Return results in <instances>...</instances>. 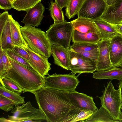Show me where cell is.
Instances as JSON below:
<instances>
[{"mask_svg": "<svg viewBox=\"0 0 122 122\" xmlns=\"http://www.w3.org/2000/svg\"><path fill=\"white\" fill-rule=\"evenodd\" d=\"M34 94L48 122H69L83 110L71 103L68 92L44 86Z\"/></svg>", "mask_w": 122, "mask_h": 122, "instance_id": "1", "label": "cell"}, {"mask_svg": "<svg viewBox=\"0 0 122 122\" xmlns=\"http://www.w3.org/2000/svg\"><path fill=\"white\" fill-rule=\"evenodd\" d=\"M8 56L12 67L3 78L11 79L22 89L23 93L29 92L34 94L37 90L45 86V77Z\"/></svg>", "mask_w": 122, "mask_h": 122, "instance_id": "2", "label": "cell"}, {"mask_svg": "<svg viewBox=\"0 0 122 122\" xmlns=\"http://www.w3.org/2000/svg\"><path fill=\"white\" fill-rule=\"evenodd\" d=\"M21 33L28 47L35 53L48 58L51 55V44L46 33L30 25L21 27Z\"/></svg>", "mask_w": 122, "mask_h": 122, "instance_id": "3", "label": "cell"}, {"mask_svg": "<svg viewBox=\"0 0 122 122\" xmlns=\"http://www.w3.org/2000/svg\"><path fill=\"white\" fill-rule=\"evenodd\" d=\"M13 115H8V118H0V122H41L46 120L45 115L41 109L32 106L29 101L21 106H15L11 111Z\"/></svg>", "mask_w": 122, "mask_h": 122, "instance_id": "4", "label": "cell"}, {"mask_svg": "<svg viewBox=\"0 0 122 122\" xmlns=\"http://www.w3.org/2000/svg\"><path fill=\"white\" fill-rule=\"evenodd\" d=\"M73 30L71 22L65 20L61 23H54L49 27L46 33L51 44L58 45L69 49Z\"/></svg>", "mask_w": 122, "mask_h": 122, "instance_id": "5", "label": "cell"}, {"mask_svg": "<svg viewBox=\"0 0 122 122\" xmlns=\"http://www.w3.org/2000/svg\"><path fill=\"white\" fill-rule=\"evenodd\" d=\"M104 87L105 90L102 91V95L101 97L97 96L100 100L101 104L115 119L120 120L121 102L119 89H115L111 80Z\"/></svg>", "mask_w": 122, "mask_h": 122, "instance_id": "6", "label": "cell"}, {"mask_svg": "<svg viewBox=\"0 0 122 122\" xmlns=\"http://www.w3.org/2000/svg\"><path fill=\"white\" fill-rule=\"evenodd\" d=\"M45 86L47 87L69 92H74L80 81L75 74H49L45 76Z\"/></svg>", "mask_w": 122, "mask_h": 122, "instance_id": "7", "label": "cell"}, {"mask_svg": "<svg viewBox=\"0 0 122 122\" xmlns=\"http://www.w3.org/2000/svg\"><path fill=\"white\" fill-rule=\"evenodd\" d=\"M70 64L69 70L74 74L93 73L96 71L97 63L81 54L69 49Z\"/></svg>", "mask_w": 122, "mask_h": 122, "instance_id": "8", "label": "cell"}, {"mask_svg": "<svg viewBox=\"0 0 122 122\" xmlns=\"http://www.w3.org/2000/svg\"><path fill=\"white\" fill-rule=\"evenodd\" d=\"M107 5L104 0H85L78 12V17L94 20L98 19Z\"/></svg>", "mask_w": 122, "mask_h": 122, "instance_id": "9", "label": "cell"}, {"mask_svg": "<svg viewBox=\"0 0 122 122\" xmlns=\"http://www.w3.org/2000/svg\"><path fill=\"white\" fill-rule=\"evenodd\" d=\"M9 14L6 11L0 14V46L5 51L14 46L12 40Z\"/></svg>", "mask_w": 122, "mask_h": 122, "instance_id": "10", "label": "cell"}, {"mask_svg": "<svg viewBox=\"0 0 122 122\" xmlns=\"http://www.w3.org/2000/svg\"><path fill=\"white\" fill-rule=\"evenodd\" d=\"M23 48L29 55L30 59L27 61L30 65L41 76L45 77L46 75H48L51 69V64L48 58L35 53L28 47Z\"/></svg>", "mask_w": 122, "mask_h": 122, "instance_id": "11", "label": "cell"}, {"mask_svg": "<svg viewBox=\"0 0 122 122\" xmlns=\"http://www.w3.org/2000/svg\"><path fill=\"white\" fill-rule=\"evenodd\" d=\"M110 39L101 40L97 43L99 54L97 63V71L107 70L114 67L111 63L110 55Z\"/></svg>", "mask_w": 122, "mask_h": 122, "instance_id": "12", "label": "cell"}, {"mask_svg": "<svg viewBox=\"0 0 122 122\" xmlns=\"http://www.w3.org/2000/svg\"><path fill=\"white\" fill-rule=\"evenodd\" d=\"M68 94L70 102L75 106L81 109L89 110L94 112L98 109L92 97L76 91L68 92Z\"/></svg>", "mask_w": 122, "mask_h": 122, "instance_id": "13", "label": "cell"}, {"mask_svg": "<svg viewBox=\"0 0 122 122\" xmlns=\"http://www.w3.org/2000/svg\"><path fill=\"white\" fill-rule=\"evenodd\" d=\"M101 18L112 24L122 23V0H115L107 5Z\"/></svg>", "mask_w": 122, "mask_h": 122, "instance_id": "14", "label": "cell"}, {"mask_svg": "<svg viewBox=\"0 0 122 122\" xmlns=\"http://www.w3.org/2000/svg\"><path fill=\"white\" fill-rule=\"evenodd\" d=\"M45 11L44 6L40 2L26 11V14L21 22L25 25L38 27L41 24Z\"/></svg>", "mask_w": 122, "mask_h": 122, "instance_id": "15", "label": "cell"}, {"mask_svg": "<svg viewBox=\"0 0 122 122\" xmlns=\"http://www.w3.org/2000/svg\"><path fill=\"white\" fill-rule=\"evenodd\" d=\"M69 49L97 63L99 54V49L97 43H73Z\"/></svg>", "mask_w": 122, "mask_h": 122, "instance_id": "16", "label": "cell"}, {"mask_svg": "<svg viewBox=\"0 0 122 122\" xmlns=\"http://www.w3.org/2000/svg\"><path fill=\"white\" fill-rule=\"evenodd\" d=\"M109 53L113 66L117 67L122 61V35L118 32L110 39Z\"/></svg>", "mask_w": 122, "mask_h": 122, "instance_id": "17", "label": "cell"}, {"mask_svg": "<svg viewBox=\"0 0 122 122\" xmlns=\"http://www.w3.org/2000/svg\"><path fill=\"white\" fill-rule=\"evenodd\" d=\"M51 54L53 57L55 64L69 70L70 55L69 49L58 45L51 44Z\"/></svg>", "mask_w": 122, "mask_h": 122, "instance_id": "18", "label": "cell"}, {"mask_svg": "<svg viewBox=\"0 0 122 122\" xmlns=\"http://www.w3.org/2000/svg\"><path fill=\"white\" fill-rule=\"evenodd\" d=\"M12 40L14 46L27 48L28 45L22 36L21 28V26L13 18L12 15H9Z\"/></svg>", "mask_w": 122, "mask_h": 122, "instance_id": "19", "label": "cell"}, {"mask_svg": "<svg viewBox=\"0 0 122 122\" xmlns=\"http://www.w3.org/2000/svg\"><path fill=\"white\" fill-rule=\"evenodd\" d=\"M73 29L84 33H100L94 20L85 18L78 17L71 21Z\"/></svg>", "mask_w": 122, "mask_h": 122, "instance_id": "20", "label": "cell"}, {"mask_svg": "<svg viewBox=\"0 0 122 122\" xmlns=\"http://www.w3.org/2000/svg\"><path fill=\"white\" fill-rule=\"evenodd\" d=\"M94 21L100 32L101 40L111 39L117 32V25L110 23L101 18Z\"/></svg>", "mask_w": 122, "mask_h": 122, "instance_id": "21", "label": "cell"}, {"mask_svg": "<svg viewBox=\"0 0 122 122\" xmlns=\"http://www.w3.org/2000/svg\"><path fill=\"white\" fill-rule=\"evenodd\" d=\"M101 40L100 33H84L76 30H73L72 41L73 43L82 42L97 43Z\"/></svg>", "mask_w": 122, "mask_h": 122, "instance_id": "22", "label": "cell"}, {"mask_svg": "<svg viewBox=\"0 0 122 122\" xmlns=\"http://www.w3.org/2000/svg\"><path fill=\"white\" fill-rule=\"evenodd\" d=\"M93 77L97 79H122V69L118 67H113L106 70L97 71L93 72Z\"/></svg>", "mask_w": 122, "mask_h": 122, "instance_id": "23", "label": "cell"}, {"mask_svg": "<svg viewBox=\"0 0 122 122\" xmlns=\"http://www.w3.org/2000/svg\"><path fill=\"white\" fill-rule=\"evenodd\" d=\"M83 122H121L119 120L115 119L109 112L104 107L102 106L88 119Z\"/></svg>", "mask_w": 122, "mask_h": 122, "instance_id": "24", "label": "cell"}, {"mask_svg": "<svg viewBox=\"0 0 122 122\" xmlns=\"http://www.w3.org/2000/svg\"><path fill=\"white\" fill-rule=\"evenodd\" d=\"M85 0H69L65 12V15L69 19L77 14Z\"/></svg>", "mask_w": 122, "mask_h": 122, "instance_id": "25", "label": "cell"}, {"mask_svg": "<svg viewBox=\"0 0 122 122\" xmlns=\"http://www.w3.org/2000/svg\"><path fill=\"white\" fill-rule=\"evenodd\" d=\"M20 94L6 89L0 84V95L5 96L12 101L15 103V105L25 103L24 99L25 97L21 96Z\"/></svg>", "mask_w": 122, "mask_h": 122, "instance_id": "26", "label": "cell"}, {"mask_svg": "<svg viewBox=\"0 0 122 122\" xmlns=\"http://www.w3.org/2000/svg\"><path fill=\"white\" fill-rule=\"evenodd\" d=\"M62 9L55 2L51 1L49 10L51 16L55 23L63 22L65 20Z\"/></svg>", "mask_w": 122, "mask_h": 122, "instance_id": "27", "label": "cell"}, {"mask_svg": "<svg viewBox=\"0 0 122 122\" xmlns=\"http://www.w3.org/2000/svg\"><path fill=\"white\" fill-rule=\"evenodd\" d=\"M0 82L1 85L9 91L20 94L23 92L22 89L10 78L6 77L0 78Z\"/></svg>", "mask_w": 122, "mask_h": 122, "instance_id": "28", "label": "cell"}, {"mask_svg": "<svg viewBox=\"0 0 122 122\" xmlns=\"http://www.w3.org/2000/svg\"><path fill=\"white\" fill-rule=\"evenodd\" d=\"M5 51L9 57L29 69L38 73L27 61L16 54L11 49H8Z\"/></svg>", "mask_w": 122, "mask_h": 122, "instance_id": "29", "label": "cell"}, {"mask_svg": "<svg viewBox=\"0 0 122 122\" xmlns=\"http://www.w3.org/2000/svg\"><path fill=\"white\" fill-rule=\"evenodd\" d=\"M15 104L11 100L0 95V108L7 112L11 111L14 108Z\"/></svg>", "mask_w": 122, "mask_h": 122, "instance_id": "30", "label": "cell"}, {"mask_svg": "<svg viewBox=\"0 0 122 122\" xmlns=\"http://www.w3.org/2000/svg\"><path fill=\"white\" fill-rule=\"evenodd\" d=\"M94 112L91 110L83 109L79 113L73 117L69 122H82L83 121L88 119Z\"/></svg>", "mask_w": 122, "mask_h": 122, "instance_id": "31", "label": "cell"}, {"mask_svg": "<svg viewBox=\"0 0 122 122\" xmlns=\"http://www.w3.org/2000/svg\"><path fill=\"white\" fill-rule=\"evenodd\" d=\"M0 56H1L6 74L12 67V65L6 51L0 46Z\"/></svg>", "mask_w": 122, "mask_h": 122, "instance_id": "32", "label": "cell"}, {"mask_svg": "<svg viewBox=\"0 0 122 122\" xmlns=\"http://www.w3.org/2000/svg\"><path fill=\"white\" fill-rule=\"evenodd\" d=\"M11 50L16 54L27 61L29 60V55L23 48L18 46H14Z\"/></svg>", "mask_w": 122, "mask_h": 122, "instance_id": "33", "label": "cell"}, {"mask_svg": "<svg viewBox=\"0 0 122 122\" xmlns=\"http://www.w3.org/2000/svg\"><path fill=\"white\" fill-rule=\"evenodd\" d=\"M0 8L5 10H10L12 8V3L10 0H0Z\"/></svg>", "mask_w": 122, "mask_h": 122, "instance_id": "34", "label": "cell"}, {"mask_svg": "<svg viewBox=\"0 0 122 122\" xmlns=\"http://www.w3.org/2000/svg\"><path fill=\"white\" fill-rule=\"evenodd\" d=\"M69 0H55V2L62 9L66 7Z\"/></svg>", "mask_w": 122, "mask_h": 122, "instance_id": "35", "label": "cell"}, {"mask_svg": "<svg viewBox=\"0 0 122 122\" xmlns=\"http://www.w3.org/2000/svg\"><path fill=\"white\" fill-rule=\"evenodd\" d=\"M119 89L121 95V104H122V79L119 81L118 83Z\"/></svg>", "mask_w": 122, "mask_h": 122, "instance_id": "36", "label": "cell"}, {"mask_svg": "<svg viewBox=\"0 0 122 122\" xmlns=\"http://www.w3.org/2000/svg\"><path fill=\"white\" fill-rule=\"evenodd\" d=\"M117 32L122 35V23L117 25Z\"/></svg>", "mask_w": 122, "mask_h": 122, "instance_id": "37", "label": "cell"}, {"mask_svg": "<svg viewBox=\"0 0 122 122\" xmlns=\"http://www.w3.org/2000/svg\"><path fill=\"white\" fill-rule=\"evenodd\" d=\"M108 5L112 4L114 2L115 0H104Z\"/></svg>", "mask_w": 122, "mask_h": 122, "instance_id": "38", "label": "cell"}, {"mask_svg": "<svg viewBox=\"0 0 122 122\" xmlns=\"http://www.w3.org/2000/svg\"><path fill=\"white\" fill-rule=\"evenodd\" d=\"M119 120L121 122H122V112H121L119 117Z\"/></svg>", "mask_w": 122, "mask_h": 122, "instance_id": "39", "label": "cell"}, {"mask_svg": "<svg viewBox=\"0 0 122 122\" xmlns=\"http://www.w3.org/2000/svg\"><path fill=\"white\" fill-rule=\"evenodd\" d=\"M120 67V68L122 69V61L117 66V67Z\"/></svg>", "mask_w": 122, "mask_h": 122, "instance_id": "40", "label": "cell"}, {"mask_svg": "<svg viewBox=\"0 0 122 122\" xmlns=\"http://www.w3.org/2000/svg\"><path fill=\"white\" fill-rule=\"evenodd\" d=\"M10 0L11 1V3H12L15 0Z\"/></svg>", "mask_w": 122, "mask_h": 122, "instance_id": "41", "label": "cell"}, {"mask_svg": "<svg viewBox=\"0 0 122 122\" xmlns=\"http://www.w3.org/2000/svg\"><path fill=\"white\" fill-rule=\"evenodd\" d=\"M121 109L122 110V104L121 105Z\"/></svg>", "mask_w": 122, "mask_h": 122, "instance_id": "42", "label": "cell"}]
</instances>
